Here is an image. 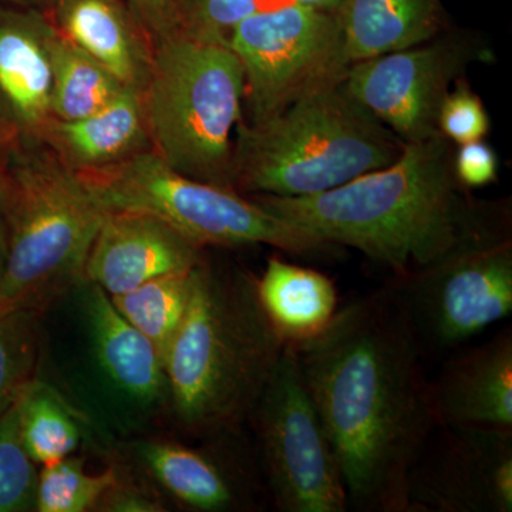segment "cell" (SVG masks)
<instances>
[{"label":"cell","mask_w":512,"mask_h":512,"mask_svg":"<svg viewBox=\"0 0 512 512\" xmlns=\"http://www.w3.org/2000/svg\"><path fill=\"white\" fill-rule=\"evenodd\" d=\"M292 348L335 448L349 510L406 512L410 468L437 421L426 355L397 286L359 296Z\"/></svg>","instance_id":"1"},{"label":"cell","mask_w":512,"mask_h":512,"mask_svg":"<svg viewBox=\"0 0 512 512\" xmlns=\"http://www.w3.org/2000/svg\"><path fill=\"white\" fill-rule=\"evenodd\" d=\"M332 247L362 252L403 279L510 211L480 201L458 181L454 144L443 134L410 143L392 164L308 197L249 195Z\"/></svg>","instance_id":"2"},{"label":"cell","mask_w":512,"mask_h":512,"mask_svg":"<svg viewBox=\"0 0 512 512\" xmlns=\"http://www.w3.org/2000/svg\"><path fill=\"white\" fill-rule=\"evenodd\" d=\"M36 379L79 414L104 457L170 420L163 360L86 276L39 311Z\"/></svg>","instance_id":"3"},{"label":"cell","mask_w":512,"mask_h":512,"mask_svg":"<svg viewBox=\"0 0 512 512\" xmlns=\"http://www.w3.org/2000/svg\"><path fill=\"white\" fill-rule=\"evenodd\" d=\"M285 346L259 302L256 276L205 252L163 359L171 423L197 440L247 426Z\"/></svg>","instance_id":"4"},{"label":"cell","mask_w":512,"mask_h":512,"mask_svg":"<svg viewBox=\"0 0 512 512\" xmlns=\"http://www.w3.org/2000/svg\"><path fill=\"white\" fill-rule=\"evenodd\" d=\"M406 144L349 92L345 80L262 123H239L231 190L308 197L392 164Z\"/></svg>","instance_id":"5"},{"label":"cell","mask_w":512,"mask_h":512,"mask_svg":"<svg viewBox=\"0 0 512 512\" xmlns=\"http://www.w3.org/2000/svg\"><path fill=\"white\" fill-rule=\"evenodd\" d=\"M107 210L82 177L36 138L19 137L3 194L5 275L0 313L42 311L84 278V266Z\"/></svg>","instance_id":"6"},{"label":"cell","mask_w":512,"mask_h":512,"mask_svg":"<svg viewBox=\"0 0 512 512\" xmlns=\"http://www.w3.org/2000/svg\"><path fill=\"white\" fill-rule=\"evenodd\" d=\"M151 150L173 170L231 190L245 76L227 43L180 30L154 45L143 92Z\"/></svg>","instance_id":"7"},{"label":"cell","mask_w":512,"mask_h":512,"mask_svg":"<svg viewBox=\"0 0 512 512\" xmlns=\"http://www.w3.org/2000/svg\"><path fill=\"white\" fill-rule=\"evenodd\" d=\"M79 175L104 210L156 215L205 249L268 245L286 254L315 256L335 248L248 195L178 173L151 148Z\"/></svg>","instance_id":"8"},{"label":"cell","mask_w":512,"mask_h":512,"mask_svg":"<svg viewBox=\"0 0 512 512\" xmlns=\"http://www.w3.org/2000/svg\"><path fill=\"white\" fill-rule=\"evenodd\" d=\"M266 493L281 512H346L348 493L335 448L295 350L286 345L248 419Z\"/></svg>","instance_id":"9"},{"label":"cell","mask_w":512,"mask_h":512,"mask_svg":"<svg viewBox=\"0 0 512 512\" xmlns=\"http://www.w3.org/2000/svg\"><path fill=\"white\" fill-rule=\"evenodd\" d=\"M423 348L451 352L512 312L511 210L433 264L393 279Z\"/></svg>","instance_id":"10"},{"label":"cell","mask_w":512,"mask_h":512,"mask_svg":"<svg viewBox=\"0 0 512 512\" xmlns=\"http://www.w3.org/2000/svg\"><path fill=\"white\" fill-rule=\"evenodd\" d=\"M228 45L244 70L251 124L343 82L352 64L339 13L298 3L256 10L232 30Z\"/></svg>","instance_id":"11"},{"label":"cell","mask_w":512,"mask_h":512,"mask_svg":"<svg viewBox=\"0 0 512 512\" xmlns=\"http://www.w3.org/2000/svg\"><path fill=\"white\" fill-rule=\"evenodd\" d=\"M490 47L468 30L444 29L426 42L350 64V93L404 144L441 134L444 100L474 63L485 62Z\"/></svg>","instance_id":"12"},{"label":"cell","mask_w":512,"mask_h":512,"mask_svg":"<svg viewBox=\"0 0 512 512\" xmlns=\"http://www.w3.org/2000/svg\"><path fill=\"white\" fill-rule=\"evenodd\" d=\"M188 446L156 434L123 441L109 460L119 461L167 503L192 512L258 511L268 498L252 440L244 427Z\"/></svg>","instance_id":"13"},{"label":"cell","mask_w":512,"mask_h":512,"mask_svg":"<svg viewBox=\"0 0 512 512\" xmlns=\"http://www.w3.org/2000/svg\"><path fill=\"white\" fill-rule=\"evenodd\" d=\"M406 495V512H511L512 431L437 426Z\"/></svg>","instance_id":"14"},{"label":"cell","mask_w":512,"mask_h":512,"mask_svg":"<svg viewBox=\"0 0 512 512\" xmlns=\"http://www.w3.org/2000/svg\"><path fill=\"white\" fill-rule=\"evenodd\" d=\"M207 249L143 211H109L94 238L84 276L110 296L160 276L197 268Z\"/></svg>","instance_id":"15"},{"label":"cell","mask_w":512,"mask_h":512,"mask_svg":"<svg viewBox=\"0 0 512 512\" xmlns=\"http://www.w3.org/2000/svg\"><path fill=\"white\" fill-rule=\"evenodd\" d=\"M45 12L0 3V119L37 138L52 119V42Z\"/></svg>","instance_id":"16"},{"label":"cell","mask_w":512,"mask_h":512,"mask_svg":"<svg viewBox=\"0 0 512 512\" xmlns=\"http://www.w3.org/2000/svg\"><path fill=\"white\" fill-rule=\"evenodd\" d=\"M437 426L512 431V329L460 350L430 382Z\"/></svg>","instance_id":"17"},{"label":"cell","mask_w":512,"mask_h":512,"mask_svg":"<svg viewBox=\"0 0 512 512\" xmlns=\"http://www.w3.org/2000/svg\"><path fill=\"white\" fill-rule=\"evenodd\" d=\"M47 15L64 39L128 89L143 92L153 66L154 42L123 0H55Z\"/></svg>","instance_id":"18"},{"label":"cell","mask_w":512,"mask_h":512,"mask_svg":"<svg viewBox=\"0 0 512 512\" xmlns=\"http://www.w3.org/2000/svg\"><path fill=\"white\" fill-rule=\"evenodd\" d=\"M36 140L79 174L123 163L151 148L141 93L133 89L84 119L52 117Z\"/></svg>","instance_id":"19"},{"label":"cell","mask_w":512,"mask_h":512,"mask_svg":"<svg viewBox=\"0 0 512 512\" xmlns=\"http://www.w3.org/2000/svg\"><path fill=\"white\" fill-rule=\"evenodd\" d=\"M259 302L286 345H299L328 328L339 311L335 282L279 256L266 262L256 278Z\"/></svg>","instance_id":"20"},{"label":"cell","mask_w":512,"mask_h":512,"mask_svg":"<svg viewBox=\"0 0 512 512\" xmlns=\"http://www.w3.org/2000/svg\"><path fill=\"white\" fill-rule=\"evenodd\" d=\"M339 18L350 63L419 45L447 29L444 0H348Z\"/></svg>","instance_id":"21"},{"label":"cell","mask_w":512,"mask_h":512,"mask_svg":"<svg viewBox=\"0 0 512 512\" xmlns=\"http://www.w3.org/2000/svg\"><path fill=\"white\" fill-rule=\"evenodd\" d=\"M20 437L37 466L92 447L89 430L66 400L36 377L19 399Z\"/></svg>","instance_id":"22"},{"label":"cell","mask_w":512,"mask_h":512,"mask_svg":"<svg viewBox=\"0 0 512 512\" xmlns=\"http://www.w3.org/2000/svg\"><path fill=\"white\" fill-rule=\"evenodd\" d=\"M52 67L53 119L79 120L92 116L128 89L106 67L59 32L53 37Z\"/></svg>","instance_id":"23"},{"label":"cell","mask_w":512,"mask_h":512,"mask_svg":"<svg viewBox=\"0 0 512 512\" xmlns=\"http://www.w3.org/2000/svg\"><path fill=\"white\" fill-rule=\"evenodd\" d=\"M192 275L194 269L185 274L160 276L133 291L111 296L120 315L153 345L161 360L183 323L190 302Z\"/></svg>","instance_id":"24"},{"label":"cell","mask_w":512,"mask_h":512,"mask_svg":"<svg viewBox=\"0 0 512 512\" xmlns=\"http://www.w3.org/2000/svg\"><path fill=\"white\" fill-rule=\"evenodd\" d=\"M111 463L103 473L90 474L83 457H64L39 467L36 512H94L101 495L116 481Z\"/></svg>","instance_id":"25"},{"label":"cell","mask_w":512,"mask_h":512,"mask_svg":"<svg viewBox=\"0 0 512 512\" xmlns=\"http://www.w3.org/2000/svg\"><path fill=\"white\" fill-rule=\"evenodd\" d=\"M39 350V311L0 313V416L33 382Z\"/></svg>","instance_id":"26"},{"label":"cell","mask_w":512,"mask_h":512,"mask_svg":"<svg viewBox=\"0 0 512 512\" xmlns=\"http://www.w3.org/2000/svg\"><path fill=\"white\" fill-rule=\"evenodd\" d=\"M19 399L0 416V512L36 511L39 466L20 437Z\"/></svg>","instance_id":"27"},{"label":"cell","mask_w":512,"mask_h":512,"mask_svg":"<svg viewBox=\"0 0 512 512\" xmlns=\"http://www.w3.org/2000/svg\"><path fill=\"white\" fill-rule=\"evenodd\" d=\"M258 9L259 0H183V30L228 45L232 30Z\"/></svg>","instance_id":"28"},{"label":"cell","mask_w":512,"mask_h":512,"mask_svg":"<svg viewBox=\"0 0 512 512\" xmlns=\"http://www.w3.org/2000/svg\"><path fill=\"white\" fill-rule=\"evenodd\" d=\"M440 110L439 130L454 146L483 140L490 130V117L484 103L470 87L457 82Z\"/></svg>","instance_id":"29"},{"label":"cell","mask_w":512,"mask_h":512,"mask_svg":"<svg viewBox=\"0 0 512 512\" xmlns=\"http://www.w3.org/2000/svg\"><path fill=\"white\" fill-rule=\"evenodd\" d=\"M113 461L117 467V478L101 495L94 512H164L170 511L167 503L134 476L119 461Z\"/></svg>","instance_id":"30"},{"label":"cell","mask_w":512,"mask_h":512,"mask_svg":"<svg viewBox=\"0 0 512 512\" xmlns=\"http://www.w3.org/2000/svg\"><path fill=\"white\" fill-rule=\"evenodd\" d=\"M454 171L467 190L487 187L497 180V154L483 140L460 144L454 150Z\"/></svg>","instance_id":"31"},{"label":"cell","mask_w":512,"mask_h":512,"mask_svg":"<svg viewBox=\"0 0 512 512\" xmlns=\"http://www.w3.org/2000/svg\"><path fill=\"white\" fill-rule=\"evenodd\" d=\"M140 25L153 39L160 40L183 30V0H123Z\"/></svg>","instance_id":"32"},{"label":"cell","mask_w":512,"mask_h":512,"mask_svg":"<svg viewBox=\"0 0 512 512\" xmlns=\"http://www.w3.org/2000/svg\"><path fill=\"white\" fill-rule=\"evenodd\" d=\"M18 138V133L6 121L0 119V163L9 157Z\"/></svg>","instance_id":"33"},{"label":"cell","mask_w":512,"mask_h":512,"mask_svg":"<svg viewBox=\"0 0 512 512\" xmlns=\"http://www.w3.org/2000/svg\"><path fill=\"white\" fill-rule=\"evenodd\" d=\"M346 2L348 0H291L289 3H298V5L325 10V12L339 13V10L343 8Z\"/></svg>","instance_id":"34"},{"label":"cell","mask_w":512,"mask_h":512,"mask_svg":"<svg viewBox=\"0 0 512 512\" xmlns=\"http://www.w3.org/2000/svg\"><path fill=\"white\" fill-rule=\"evenodd\" d=\"M3 5L18 6V8L35 9L49 13L55 0H0Z\"/></svg>","instance_id":"35"},{"label":"cell","mask_w":512,"mask_h":512,"mask_svg":"<svg viewBox=\"0 0 512 512\" xmlns=\"http://www.w3.org/2000/svg\"><path fill=\"white\" fill-rule=\"evenodd\" d=\"M6 258H8V247H6L5 225L0 228V284H2L3 275H5Z\"/></svg>","instance_id":"36"}]
</instances>
